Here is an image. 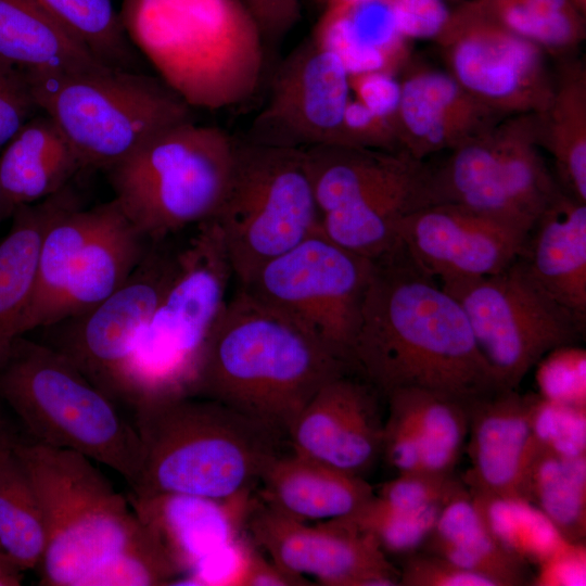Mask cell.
Returning <instances> with one entry per match:
<instances>
[{
  "instance_id": "6da1fadb",
  "label": "cell",
  "mask_w": 586,
  "mask_h": 586,
  "mask_svg": "<svg viewBox=\"0 0 586 586\" xmlns=\"http://www.w3.org/2000/svg\"><path fill=\"white\" fill-rule=\"evenodd\" d=\"M348 362L381 395L430 390L472 403L504 387L460 304L402 247L373 260Z\"/></svg>"
},
{
  "instance_id": "7a4b0ae2",
  "label": "cell",
  "mask_w": 586,
  "mask_h": 586,
  "mask_svg": "<svg viewBox=\"0 0 586 586\" xmlns=\"http://www.w3.org/2000/svg\"><path fill=\"white\" fill-rule=\"evenodd\" d=\"M14 450L44 517L40 585L155 586L173 585L180 577L129 499L92 460L20 437Z\"/></svg>"
},
{
  "instance_id": "3957f363",
  "label": "cell",
  "mask_w": 586,
  "mask_h": 586,
  "mask_svg": "<svg viewBox=\"0 0 586 586\" xmlns=\"http://www.w3.org/2000/svg\"><path fill=\"white\" fill-rule=\"evenodd\" d=\"M348 370L292 318L239 286L209 335L190 396L217 400L286 436L313 396Z\"/></svg>"
},
{
  "instance_id": "277c9868",
  "label": "cell",
  "mask_w": 586,
  "mask_h": 586,
  "mask_svg": "<svg viewBox=\"0 0 586 586\" xmlns=\"http://www.w3.org/2000/svg\"><path fill=\"white\" fill-rule=\"evenodd\" d=\"M132 411L142 446L140 471L130 486L136 497L178 493L225 499L253 491L286 437L199 396L149 400Z\"/></svg>"
},
{
  "instance_id": "5b68a950",
  "label": "cell",
  "mask_w": 586,
  "mask_h": 586,
  "mask_svg": "<svg viewBox=\"0 0 586 586\" xmlns=\"http://www.w3.org/2000/svg\"><path fill=\"white\" fill-rule=\"evenodd\" d=\"M125 31L192 109L224 110L256 92L264 36L242 0H128Z\"/></svg>"
},
{
  "instance_id": "8992f818",
  "label": "cell",
  "mask_w": 586,
  "mask_h": 586,
  "mask_svg": "<svg viewBox=\"0 0 586 586\" xmlns=\"http://www.w3.org/2000/svg\"><path fill=\"white\" fill-rule=\"evenodd\" d=\"M0 400L33 441L102 463L131 486L142 446L133 423L65 356L18 336L0 368Z\"/></svg>"
},
{
  "instance_id": "52a82bcc",
  "label": "cell",
  "mask_w": 586,
  "mask_h": 586,
  "mask_svg": "<svg viewBox=\"0 0 586 586\" xmlns=\"http://www.w3.org/2000/svg\"><path fill=\"white\" fill-rule=\"evenodd\" d=\"M232 269L214 219L178 247L175 275L119 378L116 404L190 395L209 335L224 310Z\"/></svg>"
},
{
  "instance_id": "ba28073f",
  "label": "cell",
  "mask_w": 586,
  "mask_h": 586,
  "mask_svg": "<svg viewBox=\"0 0 586 586\" xmlns=\"http://www.w3.org/2000/svg\"><path fill=\"white\" fill-rule=\"evenodd\" d=\"M23 72L39 111L58 125L86 168L107 170L150 138L194 119L193 109L158 76L112 66Z\"/></svg>"
},
{
  "instance_id": "9c48e42d",
  "label": "cell",
  "mask_w": 586,
  "mask_h": 586,
  "mask_svg": "<svg viewBox=\"0 0 586 586\" xmlns=\"http://www.w3.org/2000/svg\"><path fill=\"white\" fill-rule=\"evenodd\" d=\"M237 138L194 119L142 143L105 170L125 214L152 242L214 217L226 193Z\"/></svg>"
},
{
  "instance_id": "30bf717a",
  "label": "cell",
  "mask_w": 586,
  "mask_h": 586,
  "mask_svg": "<svg viewBox=\"0 0 586 586\" xmlns=\"http://www.w3.org/2000/svg\"><path fill=\"white\" fill-rule=\"evenodd\" d=\"M239 285L319 230L305 152L237 139L230 180L212 218Z\"/></svg>"
},
{
  "instance_id": "8fae6325",
  "label": "cell",
  "mask_w": 586,
  "mask_h": 586,
  "mask_svg": "<svg viewBox=\"0 0 586 586\" xmlns=\"http://www.w3.org/2000/svg\"><path fill=\"white\" fill-rule=\"evenodd\" d=\"M149 241L118 202L64 211L40 247L21 334L93 307L117 290L144 257Z\"/></svg>"
},
{
  "instance_id": "7c38bea8",
  "label": "cell",
  "mask_w": 586,
  "mask_h": 586,
  "mask_svg": "<svg viewBox=\"0 0 586 586\" xmlns=\"http://www.w3.org/2000/svg\"><path fill=\"white\" fill-rule=\"evenodd\" d=\"M542 150L535 113L507 116L430 167L432 204H456L527 234L560 190Z\"/></svg>"
},
{
  "instance_id": "4fadbf2b",
  "label": "cell",
  "mask_w": 586,
  "mask_h": 586,
  "mask_svg": "<svg viewBox=\"0 0 586 586\" xmlns=\"http://www.w3.org/2000/svg\"><path fill=\"white\" fill-rule=\"evenodd\" d=\"M441 283L462 307L479 349L506 388H517L547 354L575 345L584 334L585 326L537 283L520 257L493 275Z\"/></svg>"
},
{
  "instance_id": "5bb4252c",
  "label": "cell",
  "mask_w": 586,
  "mask_h": 586,
  "mask_svg": "<svg viewBox=\"0 0 586 586\" xmlns=\"http://www.w3.org/2000/svg\"><path fill=\"white\" fill-rule=\"evenodd\" d=\"M373 265L318 230L239 286L288 315L349 365Z\"/></svg>"
},
{
  "instance_id": "9a60e30c",
  "label": "cell",
  "mask_w": 586,
  "mask_h": 586,
  "mask_svg": "<svg viewBox=\"0 0 586 586\" xmlns=\"http://www.w3.org/2000/svg\"><path fill=\"white\" fill-rule=\"evenodd\" d=\"M447 73L504 117L542 112L553 93L544 50L489 16L475 0L449 12L434 39Z\"/></svg>"
},
{
  "instance_id": "2e32d148",
  "label": "cell",
  "mask_w": 586,
  "mask_h": 586,
  "mask_svg": "<svg viewBox=\"0 0 586 586\" xmlns=\"http://www.w3.org/2000/svg\"><path fill=\"white\" fill-rule=\"evenodd\" d=\"M151 242L129 278L88 310L43 328L42 343L69 361L116 404L119 378L169 285L178 247Z\"/></svg>"
},
{
  "instance_id": "e0dca14e",
  "label": "cell",
  "mask_w": 586,
  "mask_h": 586,
  "mask_svg": "<svg viewBox=\"0 0 586 586\" xmlns=\"http://www.w3.org/2000/svg\"><path fill=\"white\" fill-rule=\"evenodd\" d=\"M342 62L311 38L277 68L268 98L244 139L300 149L336 144L351 89Z\"/></svg>"
},
{
  "instance_id": "ac0fdd59",
  "label": "cell",
  "mask_w": 586,
  "mask_h": 586,
  "mask_svg": "<svg viewBox=\"0 0 586 586\" xmlns=\"http://www.w3.org/2000/svg\"><path fill=\"white\" fill-rule=\"evenodd\" d=\"M245 530L290 574L310 575L326 586L399 585L400 572L378 543L336 519L309 525L255 497Z\"/></svg>"
},
{
  "instance_id": "d6986e66",
  "label": "cell",
  "mask_w": 586,
  "mask_h": 586,
  "mask_svg": "<svg viewBox=\"0 0 586 586\" xmlns=\"http://www.w3.org/2000/svg\"><path fill=\"white\" fill-rule=\"evenodd\" d=\"M526 235L462 206L438 203L402 220L398 245L417 268L444 282L505 269L519 257Z\"/></svg>"
},
{
  "instance_id": "ffe728a7",
  "label": "cell",
  "mask_w": 586,
  "mask_h": 586,
  "mask_svg": "<svg viewBox=\"0 0 586 586\" xmlns=\"http://www.w3.org/2000/svg\"><path fill=\"white\" fill-rule=\"evenodd\" d=\"M319 216L378 214L431 198V168L405 150L322 144L304 150Z\"/></svg>"
},
{
  "instance_id": "44dd1931",
  "label": "cell",
  "mask_w": 586,
  "mask_h": 586,
  "mask_svg": "<svg viewBox=\"0 0 586 586\" xmlns=\"http://www.w3.org/2000/svg\"><path fill=\"white\" fill-rule=\"evenodd\" d=\"M348 370L327 382L288 432L292 450L362 476L382 455L380 393Z\"/></svg>"
},
{
  "instance_id": "7402d4cb",
  "label": "cell",
  "mask_w": 586,
  "mask_h": 586,
  "mask_svg": "<svg viewBox=\"0 0 586 586\" xmlns=\"http://www.w3.org/2000/svg\"><path fill=\"white\" fill-rule=\"evenodd\" d=\"M532 396L502 388L470 403L471 467L463 477L470 491L526 499L538 453L531 421Z\"/></svg>"
},
{
  "instance_id": "603a6c76",
  "label": "cell",
  "mask_w": 586,
  "mask_h": 586,
  "mask_svg": "<svg viewBox=\"0 0 586 586\" xmlns=\"http://www.w3.org/2000/svg\"><path fill=\"white\" fill-rule=\"evenodd\" d=\"M399 81V142L417 160L451 151L505 118L472 97L447 72L411 65Z\"/></svg>"
},
{
  "instance_id": "cb8c5ba5",
  "label": "cell",
  "mask_w": 586,
  "mask_h": 586,
  "mask_svg": "<svg viewBox=\"0 0 586 586\" xmlns=\"http://www.w3.org/2000/svg\"><path fill=\"white\" fill-rule=\"evenodd\" d=\"M129 502L180 577L205 558L242 537L255 496L252 491L215 499L178 493L131 496Z\"/></svg>"
},
{
  "instance_id": "d4e9b609",
  "label": "cell",
  "mask_w": 586,
  "mask_h": 586,
  "mask_svg": "<svg viewBox=\"0 0 586 586\" xmlns=\"http://www.w3.org/2000/svg\"><path fill=\"white\" fill-rule=\"evenodd\" d=\"M519 257L531 276L586 323V203L561 188L528 231Z\"/></svg>"
},
{
  "instance_id": "484cf974",
  "label": "cell",
  "mask_w": 586,
  "mask_h": 586,
  "mask_svg": "<svg viewBox=\"0 0 586 586\" xmlns=\"http://www.w3.org/2000/svg\"><path fill=\"white\" fill-rule=\"evenodd\" d=\"M258 484L266 506L303 522L342 518L374 495L362 476L293 450L273 458Z\"/></svg>"
},
{
  "instance_id": "4316f807",
  "label": "cell",
  "mask_w": 586,
  "mask_h": 586,
  "mask_svg": "<svg viewBox=\"0 0 586 586\" xmlns=\"http://www.w3.org/2000/svg\"><path fill=\"white\" fill-rule=\"evenodd\" d=\"M86 168L77 151L47 114L33 116L0 153V186L12 216L69 186Z\"/></svg>"
},
{
  "instance_id": "83f0119b",
  "label": "cell",
  "mask_w": 586,
  "mask_h": 586,
  "mask_svg": "<svg viewBox=\"0 0 586 586\" xmlns=\"http://www.w3.org/2000/svg\"><path fill=\"white\" fill-rule=\"evenodd\" d=\"M79 203L68 186L12 214V226L0 242V368L22 335L21 323L34 290L43 237L58 216Z\"/></svg>"
},
{
  "instance_id": "f1b7e54d",
  "label": "cell",
  "mask_w": 586,
  "mask_h": 586,
  "mask_svg": "<svg viewBox=\"0 0 586 586\" xmlns=\"http://www.w3.org/2000/svg\"><path fill=\"white\" fill-rule=\"evenodd\" d=\"M310 38L333 53L348 75L373 71L394 74L408 59L407 39L384 0L324 9Z\"/></svg>"
},
{
  "instance_id": "f546056e",
  "label": "cell",
  "mask_w": 586,
  "mask_h": 586,
  "mask_svg": "<svg viewBox=\"0 0 586 586\" xmlns=\"http://www.w3.org/2000/svg\"><path fill=\"white\" fill-rule=\"evenodd\" d=\"M0 59L37 72H90L109 65L29 0H0Z\"/></svg>"
},
{
  "instance_id": "4dcf8cb0",
  "label": "cell",
  "mask_w": 586,
  "mask_h": 586,
  "mask_svg": "<svg viewBox=\"0 0 586 586\" xmlns=\"http://www.w3.org/2000/svg\"><path fill=\"white\" fill-rule=\"evenodd\" d=\"M553 93L536 114L539 145L555 163L559 187L586 203V71L579 61L560 65Z\"/></svg>"
},
{
  "instance_id": "1f68e13d",
  "label": "cell",
  "mask_w": 586,
  "mask_h": 586,
  "mask_svg": "<svg viewBox=\"0 0 586 586\" xmlns=\"http://www.w3.org/2000/svg\"><path fill=\"white\" fill-rule=\"evenodd\" d=\"M421 548L491 579L495 586L528 584L527 563L496 540L469 491L442 508Z\"/></svg>"
},
{
  "instance_id": "d6a6232c",
  "label": "cell",
  "mask_w": 586,
  "mask_h": 586,
  "mask_svg": "<svg viewBox=\"0 0 586 586\" xmlns=\"http://www.w3.org/2000/svg\"><path fill=\"white\" fill-rule=\"evenodd\" d=\"M17 438L0 449V562L24 572L39 565L47 530L37 493L14 450Z\"/></svg>"
},
{
  "instance_id": "836d02e7",
  "label": "cell",
  "mask_w": 586,
  "mask_h": 586,
  "mask_svg": "<svg viewBox=\"0 0 586 586\" xmlns=\"http://www.w3.org/2000/svg\"><path fill=\"white\" fill-rule=\"evenodd\" d=\"M526 499L556 526L564 539L586 536V456L563 457L538 448Z\"/></svg>"
},
{
  "instance_id": "e575fe53",
  "label": "cell",
  "mask_w": 586,
  "mask_h": 586,
  "mask_svg": "<svg viewBox=\"0 0 586 586\" xmlns=\"http://www.w3.org/2000/svg\"><path fill=\"white\" fill-rule=\"evenodd\" d=\"M395 391L404 398L417 425L422 471L451 473L468 436L470 403L424 388Z\"/></svg>"
},
{
  "instance_id": "d590c367",
  "label": "cell",
  "mask_w": 586,
  "mask_h": 586,
  "mask_svg": "<svg viewBox=\"0 0 586 586\" xmlns=\"http://www.w3.org/2000/svg\"><path fill=\"white\" fill-rule=\"evenodd\" d=\"M468 491L496 540L526 563H540L566 540L528 500Z\"/></svg>"
},
{
  "instance_id": "8d00e7d4",
  "label": "cell",
  "mask_w": 586,
  "mask_h": 586,
  "mask_svg": "<svg viewBox=\"0 0 586 586\" xmlns=\"http://www.w3.org/2000/svg\"><path fill=\"white\" fill-rule=\"evenodd\" d=\"M104 64L138 71L137 50L112 0H29Z\"/></svg>"
},
{
  "instance_id": "74e56055",
  "label": "cell",
  "mask_w": 586,
  "mask_h": 586,
  "mask_svg": "<svg viewBox=\"0 0 586 586\" xmlns=\"http://www.w3.org/2000/svg\"><path fill=\"white\" fill-rule=\"evenodd\" d=\"M475 1L502 26L544 51L562 53L585 39V15L568 0Z\"/></svg>"
},
{
  "instance_id": "f35d334b",
  "label": "cell",
  "mask_w": 586,
  "mask_h": 586,
  "mask_svg": "<svg viewBox=\"0 0 586 586\" xmlns=\"http://www.w3.org/2000/svg\"><path fill=\"white\" fill-rule=\"evenodd\" d=\"M442 508L404 509L374 493L356 510L336 520L373 538L384 552L406 556L423 546Z\"/></svg>"
},
{
  "instance_id": "ab89813d",
  "label": "cell",
  "mask_w": 586,
  "mask_h": 586,
  "mask_svg": "<svg viewBox=\"0 0 586 586\" xmlns=\"http://www.w3.org/2000/svg\"><path fill=\"white\" fill-rule=\"evenodd\" d=\"M531 421L539 449L563 457L586 456V406L533 395Z\"/></svg>"
},
{
  "instance_id": "60d3db41",
  "label": "cell",
  "mask_w": 586,
  "mask_h": 586,
  "mask_svg": "<svg viewBox=\"0 0 586 586\" xmlns=\"http://www.w3.org/2000/svg\"><path fill=\"white\" fill-rule=\"evenodd\" d=\"M467 493L464 483L457 480L453 473L417 471L399 473L395 479L383 483L375 495L399 508L422 510L442 508Z\"/></svg>"
},
{
  "instance_id": "b9f144b4",
  "label": "cell",
  "mask_w": 586,
  "mask_h": 586,
  "mask_svg": "<svg viewBox=\"0 0 586 586\" xmlns=\"http://www.w3.org/2000/svg\"><path fill=\"white\" fill-rule=\"evenodd\" d=\"M585 361V351L573 345L547 354L537 370L540 396L557 403L586 406Z\"/></svg>"
},
{
  "instance_id": "7bdbcfd3",
  "label": "cell",
  "mask_w": 586,
  "mask_h": 586,
  "mask_svg": "<svg viewBox=\"0 0 586 586\" xmlns=\"http://www.w3.org/2000/svg\"><path fill=\"white\" fill-rule=\"evenodd\" d=\"M382 454L397 473L422 471L420 438L412 413L398 392L387 396Z\"/></svg>"
},
{
  "instance_id": "ee69618b",
  "label": "cell",
  "mask_w": 586,
  "mask_h": 586,
  "mask_svg": "<svg viewBox=\"0 0 586 586\" xmlns=\"http://www.w3.org/2000/svg\"><path fill=\"white\" fill-rule=\"evenodd\" d=\"M399 572L403 586H495L491 579L424 550L406 555Z\"/></svg>"
},
{
  "instance_id": "f6af8a7d",
  "label": "cell",
  "mask_w": 586,
  "mask_h": 586,
  "mask_svg": "<svg viewBox=\"0 0 586 586\" xmlns=\"http://www.w3.org/2000/svg\"><path fill=\"white\" fill-rule=\"evenodd\" d=\"M336 144L390 151L403 150L396 125L372 113L353 98L346 105Z\"/></svg>"
},
{
  "instance_id": "bcb514c9",
  "label": "cell",
  "mask_w": 586,
  "mask_h": 586,
  "mask_svg": "<svg viewBox=\"0 0 586 586\" xmlns=\"http://www.w3.org/2000/svg\"><path fill=\"white\" fill-rule=\"evenodd\" d=\"M37 111L24 72L0 59V149Z\"/></svg>"
},
{
  "instance_id": "7dc6e473",
  "label": "cell",
  "mask_w": 586,
  "mask_h": 586,
  "mask_svg": "<svg viewBox=\"0 0 586 586\" xmlns=\"http://www.w3.org/2000/svg\"><path fill=\"white\" fill-rule=\"evenodd\" d=\"M392 10L398 31L406 39H435L449 10L442 0H384Z\"/></svg>"
},
{
  "instance_id": "c3c4849f",
  "label": "cell",
  "mask_w": 586,
  "mask_h": 586,
  "mask_svg": "<svg viewBox=\"0 0 586 586\" xmlns=\"http://www.w3.org/2000/svg\"><path fill=\"white\" fill-rule=\"evenodd\" d=\"M348 84L353 99L397 127L402 89L400 81L394 74L384 71L352 74L348 76Z\"/></svg>"
},
{
  "instance_id": "681fc988",
  "label": "cell",
  "mask_w": 586,
  "mask_h": 586,
  "mask_svg": "<svg viewBox=\"0 0 586 586\" xmlns=\"http://www.w3.org/2000/svg\"><path fill=\"white\" fill-rule=\"evenodd\" d=\"M242 537L205 558L192 572L173 585H237L244 569L249 549Z\"/></svg>"
},
{
  "instance_id": "f907efd6",
  "label": "cell",
  "mask_w": 586,
  "mask_h": 586,
  "mask_svg": "<svg viewBox=\"0 0 586 586\" xmlns=\"http://www.w3.org/2000/svg\"><path fill=\"white\" fill-rule=\"evenodd\" d=\"M533 581L536 586H585L586 547L584 542L565 540L543 560Z\"/></svg>"
},
{
  "instance_id": "816d5d0a",
  "label": "cell",
  "mask_w": 586,
  "mask_h": 586,
  "mask_svg": "<svg viewBox=\"0 0 586 586\" xmlns=\"http://www.w3.org/2000/svg\"><path fill=\"white\" fill-rule=\"evenodd\" d=\"M255 17L264 39L284 37L300 21V0H242Z\"/></svg>"
},
{
  "instance_id": "f5cc1de1",
  "label": "cell",
  "mask_w": 586,
  "mask_h": 586,
  "mask_svg": "<svg viewBox=\"0 0 586 586\" xmlns=\"http://www.w3.org/2000/svg\"><path fill=\"white\" fill-rule=\"evenodd\" d=\"M311 585L306 577L296 576L266 560L249 546L239 586H305Z\"/></svg>"
},
{
  "instance_id": "db71d44e",
  "label": "cell",
  "mask_w": 586,
  "mask_h": 586,
  "mask_svg": "<svg viewBox=\"0 0 586 586\" xmlns=\"http://www.w3.org/2000/svg\"><path fill=\"white\" fill-rule=\"evenodd\" d=\"M23 581V572L0 562V586H17Z\"/></svg>"
},
{
  "instance_id": "11a10c76",
  "label": "cell",
  "mask_w": 586,
  "mask_h": 586,
  "mask_svg": "<svg viewBox=\"0 0 586 586\" xmlns=\"http://www.w3.org/2000/svg\"><path fill=\"white\" fill-rule=\"evenodd\" d=\"M17 437L16 432L3 416L0 409V449Z\"/></svg>"
},
{
  "instance_id": "9f6ffc18",
  "label": "cell",
  "mask_w": 586,
  "mask_h": 586,
  "mask_svg": "<svg viewBox=\"0 0 586 586\" xmlns=\"http://www.w3.org/2000/svg\"><path fill=\"white\" fill-rule=\"evenodd\" d=\"M317 3H319L322 9H327L333 5L342 4V3H348V2H356L361 0H315Z\"/></svg>"
},
{
  "instance_id": "6f0895ef",
  "label": "cell",
  "mask_w": 586,
  "mask_h": 586,
  "mask_svg": "<svg viewBox=\"0 0 586 586\" xmlns=\"http://www.w3.org/2000/svg\"><path fill=\"white\" fill-rule=\"evenodd\" d=\"M8 216H11V214L7 206V203L2 193V189L0 186V222Z\"/></svg>"
},
{
  "instance_id": "680465c9",
  "label": "cell",
  "mask_w": 586,
  "mask_h": 586,
  "mask_svg": "<svg viewBox=\"0 0 586 586\" xmlns=\"http://www.w3.org/2000/svg\"><path fill=\"white\" fill-rule=\"evenodd\" d=\"M579 13L586 14V0H568Z\"/></svg>"
}]
</instances>
